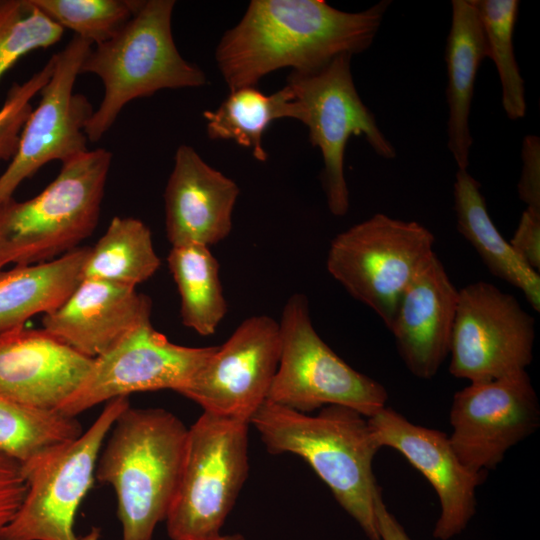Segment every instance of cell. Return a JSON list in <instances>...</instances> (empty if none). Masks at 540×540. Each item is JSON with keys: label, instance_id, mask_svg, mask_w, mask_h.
Returning <instances> with one entry per match:
<instances>
[{"label": "cell", "instance_id": "33", "mask_svg": "<svg viewBox=\"0 0 540 540\" xmlns=\"http://www.w3.org/2000/svg\"><path fill=\"white\" fill-rule=\"evenodd\" d=\"M522 171L518 182L519 198L526 208L540 211V139L528 135L522 143Z\"/></svg>", "mask_w": 540, "mask_h": 540}, {"label": "cell", "instance_id": "8", "mask_svg": "<svg viewBox=\"0 0 540 540\" xmlns=\"http://www.w3.org/2000/svg\"><path fill=\"white\" fill-rule=\"evenodd\" d=\"M434 243L420 223L377 213L333 238L326 266L390 329L404 292L435 254Z\"/></svg>", "mask_w": 540, "mask_h": 540}, {"label": "cell", "instance_id": "20", "mask_svg": "<svg viewBox=\"0 0 540 540\" xmlns=\"http://www.w3.org/2000/svg\"><path fill=\"white\" fill-rule=\"evenodd\" d=\"M458 297L436 254L404 292L389 330L414 376L432 378L448 356Z\"/></svg>", "mask_w": 540, "mask_h": 540}, {"label": "cell", "instance_id": "32", "mask_svg": "<svg viewBox=\"0 0 540 540\" xmlns=\"http://www.w3.org/2000/svg\"><path fill=\"white\" fill-rule=\"evenodd\" d=\"M26 491L21 464L0 453V538L19 509Z\"/></svg>", "mask_w": 540, "mask_h": 540}, {"label": "cell", "instance_id": "9", "mask_svg": "<svg viewBox=\"0 0 540 540\" xmlns=\"http://www.w3.org/2000/svg\"><path fill=\"white\" fill-rule=\"evenodd\" d=\"M278 323L280 357L267 401L302 413L339 405L367 418L386 407V389L348 365L316 332L304 294L288 298Z\"/></svg>", "mask_w": 540, "mask_h": 540}, {"label": "cell", "instance_id": "37", "mask_svg": "<svg viewBox=\"0 0 540 540\" xmlns=\"http://www.w3.org/2000/svg\"><path fill=\"white\" fill-rule=\"evenodd\" d=\"M5 266L4 262L2 261V259L0 258V270L2 269V267Z\"/></svg>", "mask_w": 540, "mask_h": 540}, {"label": "cell", "instance_id": "30", "mask_svg": "<svg viewBox=\"0 0 540 540\" xmlns=\"http://www.w3.org/2000/svg\"><path fill=\"white\" fill-rule=\"evenodd\" d=\"M63 33L32 0H0V80L23 56L53 46Z\"/></svg>", "mask_w": 540, "mask_h": 540}, {"label": "cell", "instance_id": "14", "mask_svg": "<svg viewBox=\"0 0 540 540\" xmlns=\"http://www.w3.org/2000/svg\"><path fill=\"white\" fill-rule=\"evenodd\" d=\"M450 424L456 455L468 470L485 477L540 424L538 398L526 370L457 391Z\"/></svg>", "mask_w": 540, "mask_h": 540}, {"label": "cell", "instance_id": "27", "mask_svg": "<svg viewBox=\"0 0 540 540\" xmlns=\"http://www.w3.org/2000/svg\"><path fill=\"white\" fill-rule=\"evenodd\" d=\"M82 432L76 417L30 406L0 393V453L20 464Z\"/></svg>", "mask_w": 540, "mask_h": 540}, {"label": "cell", "instance_id": "35", "mask_svg": "<svg viewBox=\"0 0 540 540\" xmlns=\"http://www.w3.org/2000/svg\"><path fill=\"white\" fill-rule=\"evenodd\" d=\"M375 515L380 540H411L403 526L388 510L382 491L376 497Z\"/></svg>", "mask_w": 540, "mask_h": 540}, {"label": "cell", "instance_id": "22", "mask_svg": "<svg viewBox=\"0 0 540 540\" xmlns=\"http://www.w3.org/2000/svg\"><path fill=\"white\" fill-rule=\"evenodd\" d=\"M90 247H77L41 263L0 270V334L59 306L82 278Z\"/></svg>", "mask_w": 540, "mask_h": 540}, {"label": "cell", "instance_id": "19", "mask_svg": "<svg viewBox=\"0 0 540 540\" xmlns=\"http://www.w3.org/2000/svg\"><path fill=\"white\" fill-rule=\"evenodd\" d=\"M238 196L232 179L207 164L193 147L180 145L164 191L170 244L210 247L224 240L232 230Z\"/></svg>", "mask_w": 540, "mask_h": 540}, {"label": "cell", "instance_id": "21", "mask_svg": "<svg viewBox=\"0 0 540 540\" xmlns=\"http://www.w3.org/2000/svg\"><path fill=\"white\" fill-rule=\"evenodd\" d=\"M487 58L483 28L473 0H453L446 44L447 147L457 169L467 170L473 138L469 116L477 72Z\"/></svg>", "mask_w": 540, "mask_h": 540}, {"label": "cell", "instance_id": "29", "mask_svg": "<svg viewBox=\"0 0 540 540\" xmlns=\"http://www.w3.org/2000/svg\"><path fill=\"white\" fill-rule=\"evenodd\" d=\"M53 22L92 45L114 37L143 0H32Z\"/></svg>", "mask_w": 540, "mask_h": 540}, {"label": "cell", "instance_id": "24", "mask_svg": "<svg viewBox=\"0 0 540 540\" xmlns=\"http://www.w3.org/2000/svg\"><path fill=\"white\" fill-rule=\"evenodd\" d=\"M297 116V104L287 85L271 95L255 86L233 89L218 108L203 113L210 139L234 141L261 162L268 157L263 136L269 125L282 118L297 120Z\"/></svg>", "mask_w": 540, "mask_h": 540}, {"label": "cell", "instance_id": "23", "mask_svg": "<svg viewBox=\"0 0 540 540\" xmlns=\"http://www.w3.org/2000/svg\"><path fill=\"white\" fill-rule=\"evenodd\" d=\"M454 211L460 234L472 245L488 270L515 286L534 310H540V276L513 250L494 225L480 190L467 170L457 169Z\"/></svg>", "mask_w": 540, "mask_h": 540}, {"label": "cell", "instance_id": "36", "mask_svg": "<svg viewBox=\"0 0 540 540\" xmlns=\"http://www.w3.org/2000/svg\"><path fill=\"white\" fill-rule=\"evenodd\" d=\"M216 540H246L241 534H227V535H221Z\"/></svg>", "mask_w": 540, "mask_h": 540}, {"label": "cell", "instance_id": "16", "mask_svg": "<svg viewBox=\"0 0 540 540\" xmlns=\"http://www.w3.org/2000/svg\"><path fill=\"white\" fill-rule=\"evenodd\" d=\"M368 422L380 446L402 454L434 488L440 515L433 537L449 540L460 534L476 509V488L485 478L468 470L456 455L445 433L414 424L385 407Z\"/></svg>", "mask_w": 540, "mask_h": 540}, {"label": "cell", "instance_id": "25", "mask_svg": "<svg viewBox=\"0 0 540 540\" xmlns=\"http://www.w3.org/2000/svg\"><path fill=\"white\" fill-rule=\"evenodd\" d=\"M180 296L184 326L201 336L213 335L227 313L219 277V264L209 247L172 246L167 258Z\"/></svg>", "mask_w": 540, "mask_h": 540}, {"label": "cell", "instance_id": "10", "mask_svg": "<svg viewBox=\"0 0 540 540\" xmlns=\"http://www.w3.org/2000/svg\"><path fill=\"white\" fill-rule=\"evenodd\" d=\"M351 58V54H341L318 71L292 72L286 84L297 104V120L307 127L310 143L321 152L323 189L335 216H344L349 209L344 158L351 136H364L384 159L396 157L395 147L357 92Z\"/></svg>", "mask_w": 540, "mask_h": 540}, {"label": "cell", "instance_id": "17", "mask_svg": "<svg viewBox=\"0 0 540 540\" xmlns=\"http://www.w3.org/2000/svg\"><path fill=\"white\" fill-rule=\"evenodd\" d=\"M92 361L43 329L9 330L0 334V393L58 411L79 388Z\"/></svg>", "mask_w": 540, "mask_h": 540}, {"label": "cell", "instance_id": "5", "mask_svg": "<svg viewBox=\"0 0 540 540\" xmlns=\"http://www.w3.org/2000/svg\"><path fill=\"white\" fill-rule=\"evenodd\" d=\"M112 154L88 150L66 162L36 196L0 205V257L5 265L53 260L95 230Z\"/></svg>", "mask_w": 540, "mask_h": 540}, {"label": "cell", "instance_id": "18", "mask_svg": "<svg viewBox=\"0 0 540 540\" xmlns=\"http://www.w3.org/2000/svg\"><path fill=\"white\" fill-rule=\"evenodd\" d=\"M151 299L135 287L83 278L55 309L43 330L94 359L143 323L151 321Z\"/></svg>", "mask_w": 540, "mask_h": 540}, {"label": "cell", "instance_id": "1", "mask_svg": "<svg viewBox=\"0 0 540 540\" xmlns=\"http://www.w3.org/2000/svg\"><path fill=\"white\" fill-rule=\"evenodd\" d=\"M390 0L346 12L324 0H253L222 36L215 52L230 90L255 86L282 68L312 73L341 54H359L373 43Z\"/></svg>", "mask_w": 540, "mask_h": 540}, {"label": "cell", "instance_id": "11", "mask_svg": "<svg viewBox=\"0 0 540 540\" xmlns=\"http://www.w3.org/2000/svg\"><path fill=\"white\" fill-rule=\"evenodd\" d=\"M535 320L511 294L485 281L459 290L450 341V373L470 383L526 370Z\"/></svg>", "mask_w": 540, "mask_h": 540}, {"label": "cell", "instance_id": "13", "mask_svg": "<svg viewBox=\"0 0 540 540\" xmlns=\"http://www.w3.org/2000/svg\"><path fill=\"white\" fill-rule=\"evenodd\" d=\"M215 349L172 343L148 321L94 358L79 388L58 411L76 417L135 392L170 389L179 393Z\"/></svg>", "mask_w": 540, "mask_h": 540}, {"label": "cell", "instance_id": "28", "mask_svg": "<svg viewBox=\"0 0 540 540\" xmlns=\"http://www.w3.org/2000/svg\"><path fill=\"white\" fill-rule=\"evenodd\" d=\"M486 42L487 57L501 82L502 107L509 119L526 113L524 80L513 48V33L519 10L517 0H473Z\"/></svg>", "mask_w": 540, "mask_h": 540}, {"label": "cell", "instance_id": "7", "mask_svg": "<svg viewBox=\"0 0 540 540\" xmlns=\"http://www.w3.org/2000/svg\"><path fill=\"white\" fill-rule=\"evenodd\" d=\"M129 405L128 397L108 401L80 436L21 464L27 491L0 540H98L96 531L78 537L74 522L93 484L104 441Z\"/></svg>", "mask_w": 540, "mask_h": 540}, {"label": "cell", "instance_id": "15", "mask_svg": "<svg viewBox=\"0 0 540 540\" xmlns=\"http://www.w3.org/2000/svg\"><path fill=\"white\" fill-rule=\"evenodd\" d=\"M280 357L279 323L267 315L242 321L179 392L204 412L250 423L267 401Z\"/></svg>", "mask_w": 540, "mask_h": 540}, {"label": "cell", "instance_id": "4", "mask_svg": "<svg viewBox=\"0 0 540 540\" xmlns=\"http://www.w3.org/2000/svg\"><path fill=\"white\" fill-rule=\"evenodd\" d=\"M173 0H143L127 24L108 41L95 45L80 74L96 75L104 95L86 125L88 141L98 142L131 101L162 89L200 87L204 72L185 60L172 35Z\"/></svg>", "mask_w": 540, "mask_h": 540}, {"label": "cell", "instance_id": "3", "mask_svg": "<svg viewBox=\"0 0 540 540\" xmlns=\"http://www.w3.org/2000/svg\"><path fill=\"white\" fill-rule=\"evenodd\" d=\"M109 433L95 477L115 492L121 540H152L178 488L188 428L163 408L129 405Z\"/></svg>", "mask_w": 540, "mask_h": 540}, {"label": "cell", "instance_id": "2", "mask_svg": "<svg viewBox=\"0 0 540 540\" xmlns=\"http://www.w3.org/2000/svg\"><path fill=\"white\" fill-rule=\"evenodd\" d=\"M250 424L269 453L303 458L367 538L380 540L375 503L381 489L372 469L380 446L367 417L339 405L308 415L266 401Z\"/></svg>", "mask_w": 540, "mask_h": 540}, {"label": "cell", "instance_id": "6", "mask_svg": "<svg viewBox=\"0 0 540 540\" xmlns=\"http://www.w3.org/2000/svg\"><path fill=\"white\" fill-rule=\"evenodd\" d=\"M249 424L204 412L188 428L178 488L166 518L172 540H216L249 471Z\"/></svg>", "mask_w": 540, "mask_h": 540}, {"label": "cell", "instance_id": "26", "mask_svg": "<svg viewBox=\"0 0 540 540\" xmlns=\"http://www.w3.org/2000/svg\"><path fill=\"white\" fill-rule=\"evenodd\" d=\"M160 264L148 226L137 218L115 216L101 238L90 247L81 279L136 287L151 278Z\"/></svg>", "mask_w": 540, "mask_h": 540}, {"label": "cell", "instance_id": "31", "mask_svg": "<svg viewBox=\"0 0 540 540\" xmlns=\"http://www.w3.org/2000/svg\"><path fill=\"white\" fill-rule=\"evenodd\" d=\"M53 70L52 57L27 81L15 83L0 108V160L11 159L16 153L20 133L32 111L31 100L49 80Z\"/></svg>", "mask_w": 540, "mask_h": 540}, {"label": "cell", "instance_id": "34", "mask_svg": "<svg viewBox=\"0 0 540 540\" xmlns=\"http://www.w3.org/2000/svg\"><path fill=\"white\" fill-rule=\"evenodd\" d=\"M509 244L533 270L540 269V211L526 208Z\"/></svg>", "mask_w": 540, "mask_h": 540}, {"label": "cell", "instance_id": "12", "mask_svg": "<svg viewBox=\"0 0 540 540\" xmlns=\"http://www.w3.org/2000/svg\"><path fill=\"white\" fill-rule=\"evenodd\" d=\"M91 48L90 42L73 36L52 56V74L22 128L16 153L0 175V205L44 165L63 163L89 150L85 129L94 109L86 96L74 92V85Z\"/></svg>", "mask_w": 540, "mask_h": 540}]
</instances>
